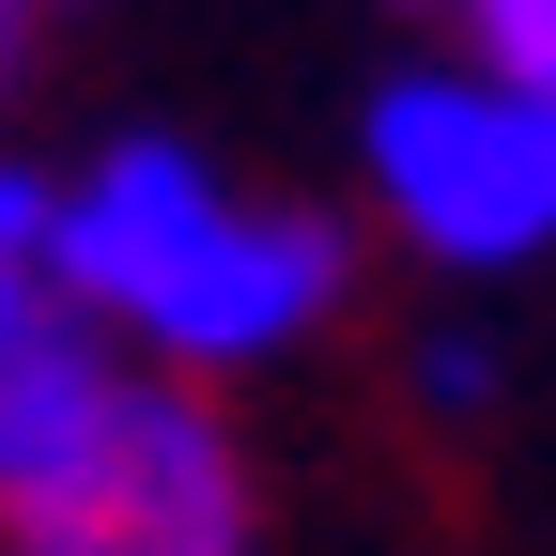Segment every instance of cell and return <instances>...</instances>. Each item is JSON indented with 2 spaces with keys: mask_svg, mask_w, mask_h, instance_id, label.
<instances>
[{
  "mask_svg": "<svg viewBox=\"0 0 556 556\" xmlns=\"http://www.w3.org/2000/svg\"><path fill=\"white\" fill-rule=\"evenodd\" d=\"M356 170L371 217L433 263V278H526L556 263V78H510V62H387L356 109Z\"/></svg>",
  "mask_w": 556,
  "mask_h": 556,
  "instance_id": "2",
  "label": "cell"
},
{
  "mask_svg": "<svg viewBox=\"0 0 556 556\" xmlns=\"http://www.w3.org/2000/svg\"><path fill=\"white\" fill-rule=\"evenodd\" d=\"M47 294L155 387H248L340 325L356 248H340L325 201L232 186L201 139L124 124L47 186Z\"/></svg>",
  "mask_w": 556,
  "mask_h": 556,
  "instance_id": "1",
  "label": "cell"
},
{
  "mask_svg": "<svg viewBox=\"0 0 556 556\" xmlns=\"http://www.w3.org/2000/svg\"><path fill=\"white\" fill-rule=\"evenodd\" d=\"M109 371H124V356H109L93 325H62V309L16 340V356H0V510H16L62 448H78V417L109 402Z\"/></svg>",
  "mask_w": 556,
  "mask_h": 556,
  "instance_id": "4",
  "label": "cell"
},
{
  "mask_svg": "<svg viewBox=\"0 0 556 556\" xmlns=\"http://www.w3.org/2000/svg\"><path fill=\"white\" fill-rule=\"evenodd\" d=\"M47 309H62V294H47V263H31V248H0V356H16Z\"/></svg>",
  "mask_w": 556,
  "mask_h": 556,
  "instance_id": "7",
  "label": "cell"
},
{
  "mask_svg": "<svg viewBox=\"0 0 556 556\" xmlns=\"http://www.w3.org/2000/svg\"><path fill=\"white\" fill-rule=\"evenodd\" d=\"M16 16H31V0H0V47H16Z\"/></svg>",
  "mask_w": 556,
  "mask_h": 556,
  "instance_id": "8",
  "label": "cell"
},
{
  "mask_svg": "<svg viewBox=\"0 0 556 556\" xmlns=\"http://www.w3.org/2000/svg\"><path fill=\"white\" fill-rule=\"evenodd\" d=\"M464 31V62H510V78H556V0H433Z\"/></svg>",
  "mask_w": 556,
  "mask_h": 556,
  "instance_id": "5",
  "label": "cell"
},
{
  "mask_svg": "<svg viewBox=\"0 0 556 556\" xmlns=\"http://www.w3.org/2000/svg\"><path fill=\"white\" fill-rule=\"evenodd\" d=\"M495 340H479V325H433V340H417V402H433V417H479V402H495Z\"/></svg>",
  "mask_w": 556,
  "mask_h": 556,
  "instance_id": "6",
  "label": "cell"
},
{
  "mask_svg": "<svg viewBox=\"0 0 556 556\" xmlns=\"http://www.w3.org/2000/svg\"><path fill=\"white\" fill-rule=\"evenodd\" d=\"M0 556H263V464L232 433V402L109 371L78 448L0 510Z\"/></svg>",
  "mask_w": 556,
  "mask_h": 556,
  "instance_id": "3",
  "label": "cell"
}]
</instances>
